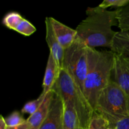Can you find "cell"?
Listing matches in <instances>:
<instances>
[{
	"mask_svg": "<svg viewBox=\"0 0 129 129\" xmlns=\"http://www.w3.org/2000/svg\"><path fill=\"white\" fill-rule=\"evenodd\" d=\"M115 127V129H129V116L117 122Z\"/></svg>",
	"mask_w": 129,
	"mask_h": 129,
	"instance_id": "44dd1931",
	"label": "cell"
},
{
	"mask_svg": "<svg viewBox=\"0 0 129 129\" xmlns=\"http://www.w3.org/2000/svg\"><path fill=\"white\" fill-rule=\"evenodd\" d=\"M64 102L62 129H83L79 118L73 105L68 102Z\"/></svg>",
	"mask_w": 129,
	"mask_h": 129,
	"instance_id": "4fadbf2b",
	"label": "cell"
},
{
	"mask_svg": "<svg viewBox=\"0 0 129 129\" xmlns=\"http://www.w3.org/2000/svg\"><path fill=\"white\" fill-rule=\"evenodd\" d=\"M114 52L98 51L89 47V60L84 94L94 111L96 103L102 91L111 81L114 66Z\"/></svg>",
	"mask_w": 129,
	"mask_h": 129,
	"instance_id": "7a4b0ae2",
	"label": "cell"
},
{
	"mask_svg": "<svg viewBox=\"0 0 129 129\" xmlns=\"http://www.w3.org/2000/svg\"><path fill=\"white\" fill-rule=\"evenodd\" d=\"M89 60V47L76 38L73 45L66 49L62 68L71 76L84 93Z\"/></svg>",
	"mask_w": 129,
	"mask_h": 129,
	"instance_id": "5b68a950",
	"label": "cell"
},
{
	"mask_svg": "<svg viewBox=\"0 0 129 129\" xmlns=\"http://www.w3.org/2000/svg\"><path fill=\"white\" fill-rule=\"evenodd\" d=\"M49 18L53 31L58 42L65 50L68 49L76 39V30L66 26L54 18Z\"/></svg>",
	"mask_w": 129,
	"mask_h": 129,
	"instance_id": "52a82bcc",
	"label": "cell"
},
{
	"mask_svg": "<svg viewBox=\"0 0 129 129\" xmlns=\"http://www.w3.org/2000/svg\"><path fill=\"white\" fill-rule=\"evenodd\" d=\"M60 71V69L55 62L54 57L50 54L48 58L43 80V93H47L52 90L59 78Z\"/></svg>",
	"mask_w": 129,
	"mask_h": 129,
	"instance_id": "7c38bea8",
	"label": "cell"
},
{
	"mask_svg": "<svg viewBox=\"0 0 129 129\" xmlns=\"http://www.w3.org/2000/svg\"><path fill=\"white\" fill-rule=\"evenodd\" d=\"M109 123L102 116L94 113L88 129H104Z\"/></svg>",
	"mask_w": 129,
	"mask_h": 129,
	"instance_id": "d6986e66",
	"label": "cell"
},
{
	"mask_svg": "<svg viewBox=\"0 0 129 129\" xmlns=\"http://www.w3.org/2000/svg\"><path fill=\"white\" fill-rule=\"evenodd\" d=\"M52 90L60 96L63 102H68L73 105L81 128L88 129L94 113V110L84 93L63 68L60 69L59 78Z\"/></svg>",
	"mask_w": 129,
	"mask_h": 129,
	"instance_id": "3957f363",
	"label": "cell"
},
{
	"mask_svg": "<svg viewBox=\"0 0 129 129\" xmlns=\"http://www.w3.org/2000/svg\"><path fill=\"white\" fill-rule=\"evenodd\" d=\"M113 72L115 81L123 90L129 100V68L120 57L115 54Z\"/></svg>",
	"mask_w": 129,
	"mask_h": 129,
	"instance_id": "30bf717a",
	"label": "cell"
},
{
	"mask_svg": "<svg viewBox=\"0 0 129 129\" xmlns=\"http://www.w3.org/2000/svg\"><path fill=\"white\" fill-rule=\"evenodd\" d=\"M24 18L18 13L12 11L6 14L3 19V23L11 30H15L20 25Z\"/></svg>",
	"mask_w": 129,
	"mask_h": 129,
	"instance_id": "5bb4252c",
	"label": "cell"
},
{
	"mask_svg": "<svg viewBox=\"0 0 129 129\" xmlns=\"http://www.w3.org/2000/svg\"><path fill=\"white\" fill-rule=\"evenodd\" d=\"M128 3L129 0H104L98 6L104 9H107L108 7H118L120 8Z\"/></svg>",
	"mask_w": 129,
	"mask_h": 129,
	"instance_id": "ffe728a7",
	"label": "cell"
},
{
	"mask_svg": "<svg viewBox=\"0 0 129 129\" xmlns=\"http://www.w3.org/2000/svg\"><path fill=\"white\" fill-rule=\"evenodd\" d=\"M36 28L28 20L24 18L15 31L26 37H29L36 31Z\"/></svg>",
	"mask_w": 129,
	"mask_h": 129,
	"instance_id": "e0dca14e",
	"label": "cell"
},
{
	"mask_svg": "<svg viewBox=\"0 0 129 129\" xmlns=\"http://www.w3.org/2000/svg\"><path fill=\"white\" fill-rule=\"evenodd\" d=\"M117 20L118 28L121 31H129V3L124 7L118 8Z\"/></svg>",
	"mask_w": 129,
	"mask_h": 129,
	"instance_id": "9a60e30c",
	"label": "cell"
},
{
	"mask_svg": "<svg viewBox=\"0 0 129 129\" xmlns=\"http://www.w3.org/2000/svg\"><path fill=\"white\" fill-rule=\"evenodd\" d=\"M94 113L105 119L110 127H115L117 122L129 116L128 98L115 81L111 80L100 93Z\"/></svg>",
	"mask_w": 129,
	"mask_h": 129,
	"instance_id": "277c9868",
	"label": "cell"
},
{
	"mask_svg": "<svg viewBox=\"0 0 129 129\" xmlns=\"http://www.w3.org/2000/svg\"><path fill=\"white\" fill-rule=\"evenodd\" d=\"M26 121L22 117L20 113L17 111L13 112L7 118H5V122L8 127H16L23 124Z\"/></svg>",
	"mask_w": 129,
	"mask_h": 129,
	"instance_id": "ac0fdd59",
	"label": "cell"
},
{
	"mask_svg": "<svg viewBox=\"0 0 129 129\" xmlns=\"http://www.w3.org/2000/svg\"><path fill=\"white\" fill-rule=\"evenodd\" d=\"M6 129H30V127L27 121L20 125L16 126V127H8Z\"/></svg>",
	"mask_w": 129,
	"mask_h": 129,
	"instance_id": "7402d4cb",
	"label": "cell"
},
{
	"mask_svg": "<svg viewBox=\"0 0 129 129\" xmlns=\"http://www.w3.org/2000/svg\"><path fill=\"white\" fill-rule=\"evenodd\" d=\"M7 127L8 126L5 122V118H4L3 115H1L0 117V129H6Z\"/></svg>",
	"mask_w": 129,
	"mask_h": 129,
	"instance_id": "603a6c76",
	"label": "cell"
},
{
	"mask_svg": "<svg viewBox=\"0 0 129 129\" xmlns=\"http://www.w3.org/2000/svg\"><path fill=\"white\" fill-rule=\"evenodd\" d=\"M110 49L129 68V31H117Z\"/></svg>",
	"mask_w": 129,
	"mask_h": 129,
	"instance_id": "8fae6325",
	"label": "cell"
},
{
	"mask_svg": "<svg viewBox=\"0 0 129 129\" xmlns=\"http://www.w3.org/2000/svg\"><path fill=\"white\" fill-rule=\"evenodd\" d=\"M46 94L47 93L42 92L39 98H37L35 100L30 101V102L26 103L21 109V113H23V114L24 113H28V114H30V115L35 113L37 110L41 105L42 102H44V99L46 96Z\"/></svg>",
	"mask_w": 129,
	"mask_h": 129,
	"instance_id": "2e32d148",
	"label": "cell"
},
{
	"mask_svg": "<svg viewBox=\"0 0 129 129\" xmlns=\"http://www.w3.org/2000/svg\"><path fill=\"white\" fill-rule=\"evenodd\" d=\"M63 113L64 102L60 96L55 93L47 117L39 129H62Z\"/></svg>",
	"mask_w": 129,
	"mask_h": 129,
	"instance_id": "8992f818",
	"label": "cell"
},
{
	"mask_svg": "<svg viewBox=\"0 0 129 129\" xmlns=\"http://www.w3.org/2000/svg\"><path fill=\"white\" fill-rule=\"evenodd\" d=\"M55 93L52 90L47 93L44 102L36 112L26 119L30 129H39L47 117Z\"/></svg>",
	"mask_w": 129,
	"mask_h": 129,
	"instance_id": "9c48e42d",
	"label": "cell"
},
{
	"mask_svg": "<svg viewBox=\"0 0 129 129\" xmlns=\"http://www.w3.org/2000/svg\"><path fill=\"white\" fill-rule=\"evenodd\" d=\"M118 10L109 11L99 6L88 8L86 18L81 21L75 29L76 38L83 41L89 47L95 49L104 47L111 49L117 31L112 29L118 26Z\"/></svg>",
	"mask_w": 129,
	"mask_h": 129,
	"instance_id": "6da1fadb",
	"label": "cell"
},
{
	"mask_svg": "<svg viewBox=\"0 0 129 129\" xmlns=\"http://www.w3.org/2000/svg\"><path fill=\"white\" fill-rule=\"evenodd\" d=\"M45 26H46V40L47 45L50 49V54L52 55L55 62L57 64L60 69H62L63 60L64 57L65 49L61 46L60 43L58 42L57 39L53 31L50 23V18L46 17L45 20Z\"/></svg>",
	"mask_w": 129,
	"mask_h": 129,
	"instance_id": "ba28073f",
	"label": "cell"
},
{
	"mask_svg": "<svg viewBox=\"0 0 129 129\" xmlns=\"http://www.w3.org/2000/svg\"><path fill=\"white\" fill-rule=\"evenodd\" d=\"M108 129H115V127H110V126H108Z\"/></svg>",
	"mask_w": 129,
	"mask_h": 129,
	"instance_id": "cb8c5ba5",
	"label": "cell"
}]
</instances>
